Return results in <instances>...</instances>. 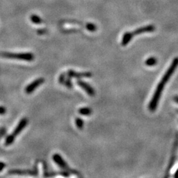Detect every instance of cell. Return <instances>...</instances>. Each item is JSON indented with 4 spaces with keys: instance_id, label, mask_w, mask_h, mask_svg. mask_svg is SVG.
Listing matches in <instances>:
<instances>
[{
    "instance_id": "6da1fadb",
    "label": "cell",
    "mask_w": 178,
    "mask_h": 178,
    "mask_svg": "<svg viewBox=\"0 0 178 178\" xmlns=\"http://www.w3.org/2000/svg\"><path fill=\"white\" fill-rule=\"evenodd\" d=\"M177 66H178V58H176L173 60L171 65L169 67V68L166 71L165 74L162 77V79H161L160 82H159V84L158 85L157 89H156V91L153 94V96L151 99V102L149 103L148 109L150 110V111H151V112H154L156 109H157L159 100L160 98L161 95H162V92L164 90V86L166 85L167 82H168V80L170 79L171 75H173L174 72L176 69Z\"/></svg>"
},
{
    "instance_id": "7a4b0ae2",
    "label": "cell",
    "mask_w": 178,
    "mask_h": 178,
    "mask_svg": "<svg viewBox=\"0 0 178 178\" xmlns=\"http://www.w3.org/2000/svg\"><path fill=\"white\" fill-rule=\"evenodd\" d=\"M27 124H28V119L26 118H22L19 122L18 125H16V127H15V129H14L13 132L6 138L5 142V145L8 146V145H10L11 144H12L15 140V137L24 129V128L26 127Z\"/></svg>"
},
{
    "instance_id": "3957f363",
    "label": "cell",
    "mask_w": 178,
    "mask_h": 178,
    "mask_svg": "<svg viewBox=\"0 0 178 178\" xmlns=\"http://www.w3.org/2000/svg\"><path fill=\"white\" fill-rule=\"evenodd\" d=\"M0 55L3 58H8V59H20L28 61V62H31L34 60L35 57L34 54L32 53H8V52H3L0 54Z\"/></svg>"
},
{
    "instance_id": "277c9868",
    "label": "cell",
    "mask_w": 178,
    "mask_h": 178,
    "mask_svg": "<svg viewBox=\"0 0 178 178\" xmlns=\"http://www.w3.org/2000/svg\"><path fill=\"white\" fill-rule=\"evenodd\" d=\"M52 159L58 166H59L61 168L63 169V170H65L69 174H73L78 177H82V176L77 171L71 169L70 167L66 163L65 161L62 158V156L59 154H55L52 156Z\"/></svg>"
},
{
    "instance_id": "5b68a950",
    "label": "cell",
    "mask_w": 178,
    "mask_h": 178,
    "mask_svg": "<svg viewBox=\"0 0 178 178\" xmlns=\"http://www.w3.org/2000/svg\"><path fill=\"white\" fill-rule=\"evenodd\" d=\"M9 174H15V175H31L37 176L38 171L36 165L35 166L33 170H11L8 171Z\"/></svg>"
},
{
    "instance_id": "8992f818",
    "label": "cell",
    "mask_w": 178,
    "mask_h": 178,
    "mask_svg": "<svg viewBox=\"0 0 178 178\" xmlns=\"http://www.w3.org/2000/svg\"><path fill=\"white\" fill-rule=\"evenodd\" d=\"M44 81H45V79H44V78H42V77L38 78V79H35L34 81H32V82H30L29 85H28L25 87V92L28 94H31L33 91H35V89L41 85L42 83H44Z\"/></svg>"
},
{
    "instance_id": "52a82bcc",
    "label": "cell",
    "mask_w": 178,
    "mask_h": 178,
    "mask_svg": "<svg viewBox=\"0 0 178 178\" xmlns=\"http://www.w3.org/2000/svg\"><path fill=\"white\" fill-rule=\"evenodd\" d=\"M77 84L81 87L90 96H94L95 95V91H94V88L87 82L81 79H78L77 81Z\"/></svg>"
},
{
    "instance_id": "ba28073f",
    "label": "cell",
    "mask_w": 178,
    "mask_h": 178,
    "mask_svg": "<svg viewBox=\"0 0 178 178\" xmlns=\"http://www.w3.org/2000/svg\"><path fill=\"white\" fill-rule=\"evenodd\" d=\"M67 76L70 78H77V79H79V78L82 77H91L92 76V74L91 72H81V73H79V72H76L72 69H69L66 72Z\"/></svg>"
},
{
    "instance_id": "9c48e42d",
    "label": "cell",
    "mask_w": 178,
    "mask_h": 178,
    "mask_svg": "<svg viewBox=\"0 0 178 178\" xmlns=\"http://www.w3.org/2000/svg\"><path fill=\"white\" fill-rule=\"evenodd\" d=\"M155 30V27L153 25H148L146 26H143L139 28V29H137L134 32H132V35L134 36L135 35H141L143 33H146V32H154Z\"/></svg>"
},
{
    "instance_id": "30bf717a",
    "label": "cell",
    "mask_w": 178,
    "mask_h": 178,
    "mask_svg": "<svg viewBox=\"0 0 178 178\" xmlns=\"http://www.w3.org/2000/svg\"><path fill=\"white\" fill-rule=\"evenodd\" d=\"M133 36L132 35V33L131 32H127L123 36L121 40V45L123 46H126L127 44H129L130 41L131 40V39L133 38Z\"/></svg>"
},
{
    "instance_id": "8fae6325",
    "label": "cell",
    "mask_w": 178,
    "mask_h": 178,
    "mask_svg": "<svg viewBox=\"0 0 178 178\" xmlns=\"http://www.w3.org/2000/svg\"><path fill=\"white\" fill-rule=\"evenodd\" d=\"M79 113L82 115H89L92 114V110L91 108L88 107H83L81 108H79L78 110Z\"/></svg>"
},
{
    "instance_id": "7c38bea8",
    "label": "cell",
    "mask_w": 178,
    "mask_h": 178,
    "mask_svg": "<svg viewBox=\"0 0 178 178\" xmlns=\"http://www.w3.org/2000/svg\"><path fill=\"white\" fill-rule=\"evenodd\" d=\"M157 59H156L155 58L152 57V58H148V59L146 60L145 64H146V65H147V66H153V65L157 64Z\"/></svg>"
},
{
    "instance_id": "4fadbf2b",
    "label": "cell",
    "mask_w": 178,
    "mask_h": 178,
    "mask_svg": "<svg viewBox=\"0 0 178 178\" xmlns=\"http://www.w3.org/2000/svg\"><path fill=\"white\" fill-rule=\"evenodd\" d=\"M75 124L76 126L79 129H82L83 127V125H84V122H83L82 119L81 118H77L75 119Z\"/></svg>"
},
{
    "instance_id": "5bb4252c",
    "label": "cell",
    "mask_w": 178,
    "mask_h": 178,
    "mask_svg": "<svg viewBox=\"0 0 178 178\" xmlns=\"http://www.w3.org/2000/svg\"><path fill=\"white\" fill-rule=\"evenodd\" d=\"M30 20L32 23H34L35 24H40L42 23L41 19L37 15H32L30 16Z\"/></svg>"
},
{
    "instance_id": "9a60e30c",
    "label": "cell",
    "mask_w": 178,
    "mask_h": 178,
    "mask_svg": "<svg viewBox=\"0 0 178 178\" xmlns=\"http://www.w3.org/2000/svg\"><path fill=\"white\" fill-rule=\"evenodd\" d=\"M71 78L67 76V78L65 79V82L63 83V85H65L67 87L69 88H71L72 87H73V84H72V81H71Z\"/></svg>"
},
{
    "instance_id": "2e32d148",
    "label": "cell",
    "mask_w": 178,
    "mask_h": 178,
    "mask_svg": "<svg viewBox=\"0 0 178 178\" xmlns=\"http://www.w3.org/2000/svg\"><path fill=\"white\" fill-rule=\"evenodd\" d=\"M66 76H67V73H66V72L65 73H62V74H61L58 78V82H59V84H62V85H63V83L65 82V80L66 79Z\"/></svg>"
},
{
    "instance_id": "e0dca14e",
    "label": "cell",
    "mask_w": 178,
    "mask_h": 178,
    "mask_svg": "<svg viewBox=\"0 0 178 178\" xmlns=\"http://www.w3.org/2000/svg\"><path fill=\"white\" fill-rule=\"evenodd\" d=\"M86 27L89 31H91V32H94L96 30V26L92 23H88Z\"/></svg>"
},
{
    "instance_id": "ac0fdd59",
    "label": "cell",
    "mask_w": 178,
    "mask_h": 178,
    "mask_svg": "<svg viewBox=\"0 0 178 178\" xmlns=\"http://www.w3.org/2000/svg\"><path fill=\"white\" fill-rule=\"evenodd\" d=\"M6 112V110L4 107L2 106H0V114H4Z\"/></svg>"
},
{
    "instance_id": "d6986e66",
    "label": "cell",
    "mask_w": 178,
    "mask_h": 178,
    "mask_svg": "<svg viewBox=\"0 0 178 178\" xmlns=\"http://www.w3.org/2000/svg\"><path fill=\"white\" fill-rule=\"evenodd\" d=\"M5 164L3 162H0V171L3 170V168H5Z\"/></svg>"
},
{
    "instance_id": "ffe728a7",
    "label": "cell",
    "mask_w": 178,
    "mask_h": 178,
    "mask_svg": "<svg viewBox=\"0 0 178 178\" xmlns=\"http://www.w3.org/2000/svg\"><path fill=\"white\" fill-rule=\"evenodd\" d=\"M174 101H175L177 103H178V96H176L174 97Z\"/></svg>"
},
{
    "instance_id": "44dd1931",
    "label": "cell",
    "mask_w": 178,
    "mask_h": 178,
    "mask_svg": "<svg viewBox=\"0 0 178 178\" xmlns=\"http://www.w3.org/2000/svg\"><path fill=\"white\" fill-rule=\"evenodd\" d=\"M176 177H178V170H177V171H176V174H175V176H174Z\"/></svg>"
}]
</instances>
